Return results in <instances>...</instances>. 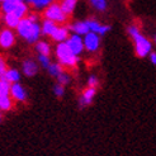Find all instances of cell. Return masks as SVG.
<instances>
[{"label": "cell", "mask_w": 156, "mask_h": 156, "mask_svg": "<svg viewBox=\"0 0 156 156\" xmlns=\"http://www.w3.org/2000/svg\"><path fill=\"white\" fill-rule=\"evenodd\" d=\"M15 33L27 44H36L42 37L41 23L30 20L28 17L22 18L15 28Z\"/></svg>", "instance_id": "6da1fadb"}, {"label": "cell", "mask_w": 156, "mask_h": 156, "mask_svg": "<svg viewBox=\"0 0 156 156\" xmlns=\"http://www.w3.org/2000/svg\"><path fill=\"white\" fill-rule=\"evenodd\" d=\"M127 33L132 38L135 44V52L138 57H146L149 56L151 50H152V44L147 38L140 32L138 27L136 26H129L127 28Z\"/></svg>", "instance_id": "7a4b0ae2"}, {"label": "cell", "mask_w": 156, "mask_h": 156, "mask_svg": "<svg viewBox=\"0 0 156 156\" xmlns=\"http://www.w3.org/2000/svg\"><path fill=\"white\" fill-rule=\"evenodd\" d=\"M53 52H55V56L57 58V62L61 64L65 69L73 70L77 66V64H79V57L70 51V48L66 46L65 42L56 43Z\"/></svg>", "instance_id": "3957f363"}, {"label": "cell", "mask_w": 156, "mask_h": 156, "mask_svg": "<svg viewBox=\"0 0 156 156\" xmlns=\"http://www.w3.org/2000/svg\"><path fill=\"white\" fill-rule=\"evenodd\" d=\"M42 15H43V19L52 20L58 26H66L69 22V17L62 12L60 3H57V2H53L52 4H50L42 12Z\"/></svg>", "instance_id": "277c9868"}, {"label": "cell", "mask_w": 156, "mask_h": 156, "mask_svg": "<svg viewBox=\"0 0 156 156\" xmlns=\"http://www.w3.org/2000/svg\"><path fill=\"white\" fill-rule=\"evenodd\" d=\"M15 43H17V33H15V29H10L6 27L0 29V48L9 50Z\"/></svg>", "instance_id": "5b68a950"}, {"label": "cell", "mask_w": 156, "mask_h": 156, "mask_svg": "<svg viewBox=\"0 0 156 156\" xmlns=\"http://www.w3.org/2000/svg\"><path fill=\"white\" fill-rule=\"evenodd\" d=\"M66 46L70 48L74 55H76L77 57H80L81 55L84 53L85 48H84V41H83V37L79 34H75V33H70L69 38L66 40Z\"/></svg>", "instance_id": "8992f818"}, {"label": "cell", "mask_w": 156, "mask_h": 156, "mask_svg": "<svg viewBox=\"0 0 156 156\" xmlns=\"http://www.w3.org/2000/svg\"><path fill=\"white\" fill-rule=\"evenodd\" d=\"M84 48L89 53H95L100 48V36L94 32H88L83 37Z\"/></svg>", "instance_id": "52a82bcc"}, {"label": "cell", "mask_w": 156, "mask_h": 156, "mask_svg": "<svg viewBox=\"0 0 156 156\" xmlns=\"http://www.w3.org/2000/svg\"><path fill=\"white\" fill-rule=\"evenodd\" d=\"M10 97L14 102L26 103L28 100V91L20 83H14L10 85Z\"/></svg>", "instance_id": "ba28073f"}, {"label": "cell", "mask_w": 156, "mask_h": 156, "mask_svg": "<svg viewBox=\"0 0 156 156\" xmlns=\"http://www.w3.org/2000/svg\"><path fill=\"white\" fill-rule=\"evenodd\" d=\"M95 95H97V88L88 87L85 90H83V93L79 97V100H77V103H79V108L84 109V108L89 107L93 103V100H94Z\"/></svg>", "instance_id": "9c48e42d"}, {"label": "cell", "mask_w": 156, "mask_h": 156, "mask_svg": "<svg viewBox=\"0 0 156 156\" xmlns=\"http://www.w3.org/2000/svg\"><path fill=\"white\" fill-rule=\"evenodd\" d=\"M38 70H40V65L38 62L33 58H26L22 62V73L27 77H32L36 76L38 74Z\"/></svg>", "instance_id": "30bf717a"}, {"label": "cell", "mask_w": 156, "mask_h": 156, "mask_svg": "<svg viewBox=\"0 0 156 156\" xmlns=\"http://www.w3.org/2000/svg\"><path fill=\"white\" fill-rule=\"evenodd\" d=\"M87 23H88V27H89V30L90 32H94L97 34H99L100 37L107 34L109 30H111V26H107V24H102L100 22H98L97 19L94 18H89L87 19Z\"/></svg>", "instance_id": "8fae6325"}, {"label": "cell", "mask_w": 156, "mask_h": 156, "mask_svg": "<svg viewBox=\"0 0 156 156\" xmlns=\"http://www.w3.org/2000/svg\"><path fill=\"white\" fill-rule=\"evenodd\" d=\"M67 27H69V29H70V33L79 34V36H81V37H84L88 32H90L87 20H75V22H73V23H69Z\"/></svg>", "instance_id": "7c38bea8"}, {"label": "cell", "mask_w": 156, "mask_h": 156, "mask_svg": "<svg viewBox=\"0 0 156 156\" xmlns=\"http://www.w3.org/2000/svg\"><path fill=\"white\" fill-rule=\"evenodd\" d=\"M69 36H70V29H69V27L66 24V26H58L57 29L55 30L53 34L50 38H51L53 42L61 43V42H66Z\"/></svg>", "instance_id": "4fadbf2b"}, {"label": "cell", "mask_w": 156, "mask_h": 156, "mask_svg": "<svg viewBox=\"0 0 156 156\" xmlns=\"http://www.w3.org/2000/svg\"><path fill=\"white\" fill-rule=\"evenodd\" d=\"M0 79H4L8 83H10V84L19 83L20 79H22V74H20V71H19L18 69H15V67H8L6 71L4 73V75L0 76Z\"/></svg>", "instance_id": "5bb4252c"}, {"label": "cell", "mask_w": 156, "mask_h": 156, "mask_svg": "<svg viewBox=\"0 0 156 156\" xmlns=\"http://www.w3.org/2000/svg\"><path fill=\"white\" fill-rule=\"evenodd\" d=\"M55 0H24V3L36 12H43Z\"/></svg>", "instance_id": "9a60e30c"}, {"label": "cell", "mask_w": 156, "mask_h": 156, "mask_svg": "<svg viewBox=\"0 0 156 156\" xmlns=\"http://www.w3.org/2000/svg\"><path fill=\"white\" fill-rule=\"evenodd\" d=\"M58 24H56L55 22L52 20H48V19H43L42 23H41V32H42V36L43 37H51L53 34V32L57 29Z\"/></svg>", "instance_id": "2e32d148"}, {"label": "cell", "mask_w": 156, "mask_h": 156, "mask_svg": "<svg viewBox=\"0 0 156 156\" xmlns=\"http://www.w3.org/2000/svg\"><path fill=\"white\" fill-rule=\"evenodd\" d=\"M77 2H79V0H60L61 9H62V12H64L69 18L74 14L76 6H77Z\"/></svg>", "instance_id": "e0dca14e"}, {"label": "cell", "mask_w": 156, "mask_h": 156, "mask_svg": "<svg viewBox=\"0 0 156 156\" xmlns=\"http://www.w3.org/2000/svg\"><path fill=\"white\" fill-rule=\"evenodd\" d=\"M34 50L37 52V55H47V56H51L52 52V47L48 41L46 40H40L36 44H34Z\"/></svg>", "instance_id": "ac0fdd59"}, {"label": "cell", "mask_w": 156, "mask_h": 156, "mask_svg": "<svg viewBox=\"0 0 156 156\" xmlns=\"http://www.w3.org/2000/svg\"><path fill=\"white\" fill-rule=\"evenodd\" d=\"M22 2L23 0H4V2L0 3V12H2L3 14L13 13L14 9L17 8V5Z\"/></svg>", "instance_id": "d6986e66"}, {"label": "cell", "mask_w": 156, "mask_h": 156, "mask_svg": "<svg viewBox=\"0 0 156 156\" xmlns=\"http://www.w3.org/2000/svg\"><path fill=\"white\" fill-rule=\"evenodd\" d=\"M3 22L6 28L15 29L18 26V23L20 22V18H18L14 13H8V14H3Z\"/></svg>", "instance_id": "ffe728a7"}, {"label": "cell", "mask_w": 156, "mask_h": 156, "mask_svg": "<svg viewBox=\"0 0 156 156\" xmlns=\"http://www.w3.org/2000/svg\"><path fill=\"white\" fill-rule=\"evenodd\" d=\"M14 107V100L10 95H0V109L2 112H9Z\"/></svg>", "instance_id": "44dd1931"}, {"label": "cell", "mask_w": 156, "mask_h": 156, "mask_svg": "<svg viewBox=\"0 0 156 156\" xmlns=\"http://www.w3.org/2000/svg\"><path fill=\"white\" fill-rule=\"evenodd\" d=\"M64 70H66L64 66H62L61 64H58V62H51V65L48 66V69H47V73H48V75L50 76H52V77H56L64 71Z\"/></svg>", "instance_id": "7402d4cb"}, {"label": "cell", "mask_w": 156, "mask_h": 156, "mask_svg": "<svg viewBox=\"0 0 156 156\" xmlns=\"http://www.w3.org/2000/svg\"><path fill=\"white\" fill-rule=\"evenodd\" d=\"M15 15H17L18 18H26L27 17V14L29 13V6L24 3V0H23L22 3H19L18 5H17V8L14 9V12H13Z\"/></svg>", "instance_id": "603a6c76"}, {"label": "cell", "mask_w": 156, "mask_h": 156, "mask_svg": "<svg viewBox=\"0 0 156 156\" xmlns=\"http://www.w3.org/2000/svg\"><path fill=\"white\" fill-rule=\"evenodd\" d=\"M89 3L97 12H100V13L105 12L107 8H108V2L107 0H89Z\"/></svg>", "instance_id": "cb8c5ba5"}, {"label": "cell", "mask_w": 156, "mask_h": 156, "mask_svg": "<svg viewBox=\"0 0 156 156\" xmlns=\"http://www.w3.org/2000/svg\"><path fill=\"white\" fill-rule=\"evenodd\" d=\"M56 80H57V83L58 84H61V85H64V87H67V85L71 83V80H73V77H71V75H70L66 70H64L57 77H56Z\"/></svg>", "instance_id": "d4e9b609"}, {"label": "cell", "mask_w": 156, "mask_h": 156, "mask_svg": "<svg viewBox=\"0 0 156 156\" xmlns=\"http://www.w3.org/2000/svg\"><path fill=\"white\" fill-rule=\"evenodd\" d=\"M37 62H38V65H40L41 67L47 70L52 61H51V57L47 56V55H37Z\"/></svg>", "instance_id": "484cf974"}, {"label": "cell", "mask_w": 156, "mask_h": 156, "mask_svg": "<svg viewBox=\"0 0 156 156\" xmlns=\"http://www.w3.org/2000/svg\"><path fill=\"white\" fill-rule=\"evenodd\" d=\"M10 83L0 79V95H10Z\"/></svg>", "instance_id": "4316f807"}, {"label": "cell", "mask_w": 156, "mask_h": 156, "mask_svg": "<svg viewBox=\"0 0 156 156\" xmlns=\"http://www.w3.org/2000/svg\"><path fill=\"white\" fill-rule=\"evenodd\" d=\"M52 90H53V94L56 95L57 98H62L65 95V87L64 85H61V84H58V83H56L53 85Z\"/></svg>", "instance_id": "83f0119b"}, {"label": "cell", "mask_w": 156, "mask_h": 156, "mask_svg": "<svg viewBox=\"0 0 156 156\" xmlns=\"http://www.w3.org/2000/svg\"><path fill=\"white\" fill-rule=\"evenodd\" d=\"M87 84H88V87L90 88H97L98 85H99V79H98V76L97 75H90L88 77V80H87Z\"/></svg>", "instance_id": "f1b7e54d"}, {"label": "cell", "mask_w": 156, "mask_h": 156, "mask_svg": "<svg viewBox=\"0 0 156 156\" xmlns=\"http://www.w3.org/2000/svg\"><path fill=\"white\" fill-rule=\"evenodd\" d=\"M6 69H8V65H6V61L5 58L0 55V76H3L4 73L6 71Z\"/></svg>", "instance_id": "f546056e"}, {"label": "cell", "mask_w": 156, "mask_h": 156, "mask_svg": "<svg viewBox=\"0 0 156 156\" xmlns=\"http://www.w3.org/2000/svg\"><path fill=\"white\" fill-rule=\"evenodd\" d=\"M150 61L152 65H156V52H150Z\"/></svg>", "instance_id": "4dcf8cb0"}, {"label": "cell", "mask_w": 156, "mask_h": 156, "mask_svg": "<svg viewBox=\"0 0 156 156\" xmlns=\"http://www.w3.org/2000/svg\"><path fill=\"white\" fill-rule=\"evenodd\" d=\"M3 121V112H2V109H0V123H2Z\"/></svg>", "instance_id": "1f68e13d"}, {"label": "cell", "mask_w": 156, "mask_h": 156, "mask_svg": "<svg viewBox=\"0 0 156 156\" xmlns=\"http://www.w3.org/2000/svg\"><path fill=\"white\" fill-rule=\"evenodd\" d=\"M154 42L156 43V34H155V37H154Z\"/></svg>", "instance_id": "d6a6232c"}, {"label": "cell", "mask_w": 156, "mask_h": 156, "mask_svg": "<svg viewBox=\"0 0 156 156\" xmlns=\"http://www.w3.org/2000/svg\"><path fill=\"white\" fill-rule=\"evenodd\" d=\"M2 18H3V15H2V12H0V20H2Z\"/></svg>", "instance_id": "836d02e7"}, {"label": "cell", "mask_w": 156, "mask_h": 156, "mask_svg": "<svg viewBox=\"0 0 156 156\" xmlns=\"http://www.w3.org/2000/svg\"><path fill=\"white\" fill-rule=\"evenodd\" d=\"M2 2H4V0H0V3H2Z\"/></svg>", "instance_id": "e575fe53"}]
</instances>
